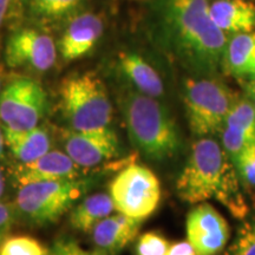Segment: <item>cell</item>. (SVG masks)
<instances>
[{
  "label": "cell",
  "instance_id": "6da1fadb",
  "mask_svg": "<svg viewBox=\"0 0 255 255\" xmlns=\"http://www.w3.org/2000/svg\"><path fill=\"white\" fill-rule=\"evenodd\" d=\"M209 7L208 0H158L155 8L162 45L199 77H212L219 71L228 43Z\"/></svg>",
  "mask_w": 255,
  "mask_h": 255
},
{
  "label": "cell",
  "instance_id": "7a4b0ae2",
  "mask_svg": "<svg viewBox=\"0 0 255 255\" xmlns=\"http://www.w3.org/2000/svg\"><path fill=\"white\" fill-rule=\"evenodd\" d=\"M176 191L188 203L216 199L237 218L247 214L237 168L214 139L202 137L191 146L188 162L176 181Z\"/></svg>",
  "mask_w": 255,
  "mask_h": 255
},
{
  "label": "cell",
  "instance_id": "3957f363",
  "mask_svg": "<svg viewBox=\"0 0 255 255\" xmlns=\"http://www.w3.org/2000/svg\"><path fill=\"white\" fill-rule=\"evenodd\" d=\"M121 110L131 144L155 161L174 157L182 146L176 123L154 97L129 89L121 96Z\"/></svg>",
  "mask_w": 255,
  "mask_h": 255
},
{
  "label": "cell",
  "instance_id": "277c9868",
  "mask_svg": "<svg viewBox=\"0 0 255 255\" xmlns=\"http://www.w3.org/2000/svg\"><path fill=\"white\" fill-rule=\"evenodd\" d=\"M63 116L73 130L102 129L113 120V104L103 81L92 71L75 73L59 88Z\"/></svg>",
  "mask_w": 255,
  "mask_h": 255
},
{
  "label": "cell",
  "instance_id": "5b68a950",
  "mask_svg": "<svg viewBox=\"0 0 255 255\" xmlns=\"http://www.w3.org/2000/svg\"><path fill=\"white\" fill-rule=\"evenodd\" d=\"M90 178L41 181L23 184L19 188L15 206L31 223L45 226L56 222L90 189Z\"/></svg>",
  "mask_w": 255,
  "mask_h": 255
},
{
  "label": "cell",
  "instance_id": "8992f818",
  "mask_svg": "<svg viewBox=\"0 0 255 255\" xmlns=\"http://www.w3.org/2000/svg\"><path fill=\"white\" fill-rule=\"evenodd\" d=\"M237 100L231 89L215 78L184 81L183 103L191 132L200 137L221 132Z\"/></svg>",
  "mask_w": 255,
  "mask_h": 255
},
{
  "label": "cell",
  "instance_id": "52a82bcc",
  "mask_svg": "<svg viewBox=\"0 0 255 255\" xmlns=\"http://www.w3.org/2000/svg\"><path fill=\"white\" fill-rule=\"evenodd\" d=\"M110 195L115 210L143 221L157 209L161 201V183L149 168L131 164L114 178Z\"/></svg>",
  "mask_w": 255,
  "mask_h": 255
},
{
  "label": "cell",
  "instance_id": "ba28073f",
  "mask_svg": "<svg viewBox=\"0 0 255 255\" xmlns=\"http://www.w3.org/2000/svg\"><path fill=\"white\" fill-rule=\"evenodd\" d=\"M47 107L46 91L33 79H14L0 91V122L4 129L25 131L38 127Z\"/></svg>",
  "mask_w": 255,
  "mask_h": 255
},
{
  "label": "cell",
  "instance_id": "9c48e42d",
  "mask_svg": "<svg viewBox=\"0 0 255 255\" xmlns=\"http://www.w3.org/2000/svg\"><path fill=\"white\" fill-rule=\"evenodd\" d=\"M57 51L49 34L34 28H23L15 31L7 40L5 62L9 68H30L45 72L55 65Z\"/></svg>",
  "mask_w": 255,
  "mask_h": 255
},
{
  "label": "cell",
  "instance_id": "30bf717a",
  "mask_svg": "<svg viewBox=\"0 0 255 255\" xmlns=\"http://www.w3.org/2000/svg\"><path fill=\"white\" fill-rule=\"evenodd\" d=\"M187 240L197 255H218L227 245L228 222L209 203L202 202L187 215Z\"/></svg>",
  "mask_w": 255,
  "mask_h": 255
},
{
  "label": "cell",
  "instance_id": "8fae6325",
  "mask_svg": "<svg viewBox=\"0 0 255 255\" xmlns=\"http://www.w3.org/2000/svg\"><path fill=\"white\" fill-rule=\"evenodd\" d=\"M65 151L76 164L92 168L117 157L120 141L116 132L109 127L96 130H70L64 136Z\"/></svg>",
  "mask_w": 255,
  "mask_h": 255
},
{
  "label": "cell",
  "instance_id": "7c38bea8",
  "mask_svg": "<svg viewBox=\"0 0 255 255\" xmlns=\"http://www.w3.org/2000/svg\"><path fill=\"white\" fill-rule=\"evenodd\" d=\"M104 32L101 15L84 12L69 21L58 41V52L65 62H73L87 56L96 46Z\"/></svg>",
  "mask_w": 255,
  "mask_h": 255
},
{
  "label": "cell",
  "instance_id": "4fadbf2b",
  "mask_svg": "<svg viewBox=\"0 0 255 255\" xmlns=\"http://www.w3.org/2000/svg\"><path fill=\"white\" fill-rule=\"evenodd\" d=\"M14 176L20 186L41 181L71 180L79 176V165L66 152L53 150L14 169Z\"/></svg>",
  "mask_w": 255,
  "mask_h": 255
},
{
  "label": "cell",
  "instance_id": "5bb4252c",
  "mask_svg": "<svg viewBox=\"0 0 255 255\" xmlns=\"http://www.w3.org/2000/svg\"><path fill=\"white\" fill-rule=\"evenodd\" d=\"M141 225L142 220L119 213L102 220L92 231V239L98 250L115 255L135 240Z\"/></svg>",
  "mask_w": 255,
  "mask_h": 255
},
{
  "label": "cell",
  "instance_id": "9a60e30c",
  "mask_svg": "<svg viewBox=\"0 0 255 255\" xmlns=\"http://www.w3.org/2000/svg\"><path fill=\"white\" fill-rule=\"evenodd\" d=\"M117 68L129 82L133 90L157 98L164 92L161 76L141 55L131 51H122L117 57Z\"/></svg>",
  "mask_w": 255,
  "mask_h": 255
},
{
  "label": "cell",
  "instance_id": "2e32d148",
  "mask_svg": "<svg viewBox=\"0 0 255 255\" xmlns=\"http://www.w3.org/2000/svg\"><path fill=\"white\" fill-rule=\"evenodd\" d=\"M210 15L220 30L229 33H246L255 28V5L247 0H215Z\"/></svg>",
  "mask_w": 255,
  "mask_h": 255
},
{
  "label": "cell",
  "instance_id": "e0dca14e",
  "mask_svg": "<svg viewBox=\"0 0 255 255\" xmlns=\"http://www.w3.org/2000/svg\"><path fill=\"white\" fill-rule=\"evenodd\" d=\"M4 135L6 145L20 163L34 161L49 152L51 149L50 135L40 127L32 128L25 131L4 129Z\"/></svg>",
  "mask_w": 255,
  "mask_h": 255
},
{
  "label": "cell",
  "instance_id": "ac0fdd59",
  "mask_svg": "<svg viewBox=\"0 0 255 255\" xmlns=\"http://www.w3.org/2000/svg\"><path fill=\"white\" fill-rule=\"evenodd\" d=\"M222 68L235 77L251 76L255 69V32L238 33L228 41Z\"/></svg>",
  "mask_w": 255,
  "mask_h": 255
},
{
  "label": "cell",
  "instance_id": "d6986e66",
  "mask_svg": "<svg viewBox=\"0 0 255 255\" xmlns=\"http://www.w3.org/2000/svg\"><path fill=\"white\" fill-rule=\"evenodd\" d=\"M115 210L113 197L110 194L97 193L85 197L71 210L70 225L77 231L89 233L94 231L102 220L111 215Z\"/></svg>",
  "mask_w": 255,
  "mask_h": 255
},
{
  "label": "cell",
  "instance_id": "ffe728a7",
  "mask_svg": "<svg viewBox=\"0 0 255 255\" xmlns=\"http://www.w3.org/2000/svg\"><path fill=\"white\" fill-rule=\"evenodd\" d=\"M83 0H28L32 17L40 20H59L77 11Z\"/></svg>",
  "mask_w": 255,
  "mask_h": 255
},
{
  "label": "cell",
  "instance_id": "44dd1931",
  "mask_svg": "<svg viewBox=\"0 0 255 255\" xmlns=\"http://www.w3.org/2000/svg\"><path fill=\"white\" fill-rule=\"evenodd\" d=\"M0 255H50V251L30 235H12L0 244Z\"/></svg>",
  "mask_w": 255,
  "mask_h": 255
},
{
  "label": "cell",
  "instance_id": "7402d4cb",
  "mask_svg": "<svg viewBox=\"0 0 255 255\" xmlns=\"http://www.w3.org/2000/svg\"><path fill=\"white\" fill-rule=\"evenodd\" d=\"M225 126L246 132L255 139V107L248 100H237L229 111Z\"/></svg>",
  "mask_w": 255,
  "mask_h": 255
},
{
  "label": "cell",
  "instance_id": "603a6c76",
  "mask_svg": "<svg viewBox=\"0 0 255 255\" xmlns=\"http://www.w3.org/2000/svg\"><path fill=\"white\" fill-rule=\"evenodd\" d=\"M221 141L222 148L234 163L238 156L241 154L245 149L250 148L251 145L255 144V139L246 132L235 129L233 127L225 126L221 130Z\"/></svg>",
  "mask_w": 255,
  "mask_h": 255
},
{
  "label": "cell",
  "instance_id": "cb8c5ba5",
  "mask_svg": "<svg viewBox=\"0 0 255 255\" xmlns=\"http://www.w3.org/2000/svg\"><path fill=\"white\" fill-rule=\"evenodd\" d=\"M169 246V241L158 232H146L137 240L136 255H165Z\"/></svg>",
  "mask_w": 255,
  "mask_h": 255
},
{
  "label": "cell",
  "instance_id": "d4e9b609",
  "mask_svg": "<svg viewBox=\"0 0 255 255\" xmlns=\"http://www.w3.org/2000/svg\"><path fill=\"white\" fill-rule=\"evenodd\" d=\"M234 165L244 184L255 187V144L245 149L235 159Z\"/></svg>",
  "mask_w": 255,
  "mask_h": 255
},
{
  "label": "cell",
  "instance_id": "484cf974",
  "mask_svg": "<svg viewBox=\"0 0 255 255\" xmlns=\"http://www.w3.org/2000/svg\"><path fill=\"white\" fill-rule=\"evenodd\" d=\"M231 252L232 255H255V222L242 226Z\"/></svg>",
  "mask_w": 255,
  "mask_h": 255
},
{
  "label": "cell",
  "instance_id": "4316f807",
  "mask_svg": "<svg viewBox=\"0 0 255 255\" xmlns=\"http://www.w3.org/2000/svg\"><path fill=\"white\" fill-rule=\"evenodd\" d=\"M50 255H108L101 250L88 251L79 246L72 239H59L53 244Z\"/></svg>",
  "mask_w": 255,
  "mask_h": 255
},
{
  "label": "cell",
  "instance_id": "83f0119b",
  "mask_svg": "<svg viewBox=\"0 0 255 255\" xmlns=\"http://www.w3.org/2000/svg\"><path fill=\"white\" fill-rule=\"evenodd\" d=\"M14 223V208L12 205L0 202V244L7 237Z\"/></svg>",
  "mask_w": 255,
  "mask_h": 255
},
{
  "label": "cell",
  "instance_id": "f1b7e54d",
  "mask_svg": "<svg viewBox=\"0 0 255 255\" xmlns=\"http://www.w3.org/2000/svg\"><path fill=\"white\" fill-rule=\"evenodd\" d=\"M165 255H197L189 241H180L171 244Z\"/></svg>",
  "mask_w": 255,
  "mask_h": 255
},
{
  "label": "cell",
  "instance_id": "f546056e",
  "mask_svg": "<svg viewBox=\"0 0 255 255\" xmlns=\"http://www.w3.org/2000/svg\"><path fill=\"white\" fill-rule=\"evenodd\" d=\"M12 5V0H0V32L4 25L5 18L7 15V12Z\"/></svg>",
  "mask_w": 255,
  "mask_h": 255
},
{
  "label": "cell",
  "instance_id": "4dcf8cb0",
  "mask_svg": "<svg viewBox=\"0 0 255 255\" xmlns=\"http://www.w3.org/2000/svg\"><path fill=\"white\" fill-rule=\"evenodd\" d=\"M246 91L248 100H250L255 107V78H252L250 83L246 85Z\"/></svg>",
  "mask_w": 255,
  "mask_h": 255
},
{
  "label": "cell",
  "instance_id": "1f68e13d",
  "mask_svg": "<svg viewBox=\"0 0 255 255\" xmlns=\"http://www.w3.org/2000/svg\"><path fill=\"white\" fill-rule=\"evenodd\" d=\"M5 143V135H4V129H2L1 122H0V157H1L2 152H4V145Z\"/></svg>",
  "mask_w": 255,
  "mask_h": 255
},
{
  "label": "cell",
  "instance_id": "d6a6232c",
  "mask_svg": "<svg viewBox=\"0 0 255 255\" xmlns=\"http://www.w3.org/2000/svg\"><path fill=\"white\" fill-rule=\"evenodd\" d=\"M5 191V177L4 174H2V170L0 169V197L4 195Z\"/></svg>",
  "mask_w": 255,
  "mask_h": 255
},
{
  "label": "cell",
  "instance_id": "836d02e7",
  "mask_svg": "<svg viewBox=\"0 0 255 255\" xmlns=\"http://www.w3.org/2000/svg\"><path fill=\"white\" fill-rule=\"evenodd\" d=\"M250 77H251V79H252V78H255V69H254V71L251 73V76H250Z\"/></svg>",
  "mask_w": 255,
  "mask_h": 255
},
{
  "label": "cell",
  "instance_id": "e575fe53",
  "mask_svg": "<svg viewBox=\"0 0 255 255\" xmlns=\"http://www.w3.org/2000/svg\"><path fill=\"white\" fill-rule=\"evenodd\" d=\"M19 1H20V0H12V4H13V2H15V4H18Z\"/></svg>",
  "mask_w": 255,
  "mask_h": 255
},
{
  "label": "cell",
  "instance_id": "d590c367",
  "mask_svg": "<svg viewBox=\"0 0 255 255\" xmlns=\"http://www.w3.org/2000/svg\"><path fill=\"white\" fill-rule=\"evenodd\" d=\"M1 78H0V91H1Z\"/></svg>",
  "mask_w": 255,
  "mask_h": 255
}]
</instances>
